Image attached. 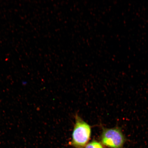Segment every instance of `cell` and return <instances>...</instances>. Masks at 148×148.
Here are the masks:
<instances>
[{
	"label": "cell",
	"mask_w": 148,
	"mask_h": 148,
	"mask_svg": "<svg viewBox=\"0 0 148 148\" xmlns=\"http://www.w3.org/2000/svg\"><path fill=\"white\" fill-rule=\"evenodd\" d=\"M91 133L90 125L76 114L70 145L75 148H84L89 141Z\"/></svg>",
	"instance_id": "cell-1"
},
{
	"label": "cell",
	"mask_w": 148,
	"mask_h": 148,
	"mask_svg": "<svg viewBox=\"0 0 148 148\" xmlns=\"http://www.w3.org/2000/svg\"><path fill=\"white\" fill-rule=\"evenodd\" d=\"M100 141L105 147L124 148L126 138L120 127L102 128Z\"/></svg>",
	"instance_id": "cell-2"
},
{
	"label": "cell",
	"mask_w": 148,
	"mask_h": 148,
	"mask_svg": "<svg viewBox=\"0 0 148 148\" xmlns=\"http://www.w3.org/2000/svg\"><path fill=\"white\" fill-rule=\"evenodd\" d=\"M84 148H105L100 142L93 140L91 142H89Z\"/></svg>",
	"instance_id": "cell-3"
}]
</instances>
